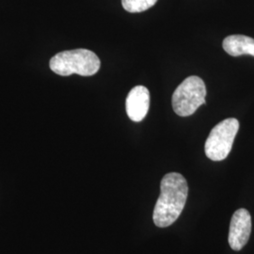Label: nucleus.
Here are the masks:
<instances>
[{
	"label": "nucleus",
	"mask_w": 254,
	"mask_h": 254,
	"mask_svg": "<svg viewBox=\"0 0 254 254\" xmlns=\"http://www.w3.org/2000/svg\"><path fill=\"white\" fill-rule=\"evenodd\" d=\"M127 113L133 122H141L145 118L150 108V92L144 86H136L128 93Z\"/></svg>",
	"instance_id": "6"
},
{
	"label": "nucleus",
	"mask_w": 254,
	"mask_h": 254,
	"mask_svg": "<svg viewBox=\"0 0 254 254\" xmlns=\"http://www.w3.org/2000/svg\"><path fill=\"white\" fill-rule=\"evenodd\" d=\"M157 0H122L124 9L128 12H141L152 8Z\"/></svg>",
	"instance_id": "8"
},
{
	"label": "nucleus",
	"mask_w": 254,
	"mask_h": 254,
	"mask_svg": "<svg viewBox=\"0 0 254 254\" xmlns=\"http://www.w3.org/2000/svg\"><path fill=\"white\" fill-rule=\"evenodd\" d=\"M223 49L225 52L238 57L241 55H251L254 57V39L245 35H231L224 39Z\"/></svg>",
	"instance_id": "7"
},
{
	"label": "nucleus",
	"mask_w": 254,
	"mask_h": 254,
	"mask_svg": "<svg viewBox=\"0 0 254 254\" xmlns=\"http://www.w3.org/2000/svg\"><path fill=\"white\" fill-rule=\"evenodd\" d=\"M189 195L185 177L177 173L166 174L160 185V196L154 206V224L157 227L171 226L180 217Z\"/></svg>",
	"instance_id": "1"
},
{
	"label": "nucleus",
	"mask_w": 254,
	"mask_h": 254,
	"mask_svg": "<svg viewBox=\"0 0 254 254\" xmlns=\"http://www.w3.org/2000/svg\"><path fill=\"white\" fill-rule=\"evenodd\" d=\"M252 233V217L245 208L238 209L232 217L229 244L234 251H240L248 243Z\"/></svg>",
	"instance_id": "5"
},
{
	"label": "nucleus",
	"mask_w": 254,
	"mask_h": 254,
	"mask_svg": "<svg viewBox=\"0 0 254 254\" xmlns=\"http://www.w3.org/2000/svg\"><path fill=\"white\" fill-rule=\"evenodd\" d=\"M205 96L206 87L203 80L199 76H190L173 92V110L178 116H190L201 105L205 104Z\"/></svg>",
	"instance_id": "3"
},
{
	"label": "nucleus",
	"mask_w": 254,
	"mask_h": 254,
	"mask_svg": "<svg viewBox=\"0 0 254 254\" xmlns=\"http://www.w3.org/2000/svg\"><path fill=\"white\" fill-rule=\"evenodd\" d=\"M100 66V60L97 55L88 49L64 51L50 60V69L63 76L73 73L91 76L99 71Z\"/></svg>",
	"instance_id": "2"
},
{
	"label": "nucleus",
	"mask_w": 254,
	"mask_h": 254,
	"mask_svg": "<svg viewBox=\"0 0 254 254\" xmlns=\"http://www.w3.org/2000/svg\"><path fill=\"white\" fill-rule=\"evenodd\" d=\"M239 130V122L229 118L220 122L214 127L206 139L204 151L209 159L221 161L227 157Z\"/></svg>",
	"instance_id": "4"
}]
</instances>
